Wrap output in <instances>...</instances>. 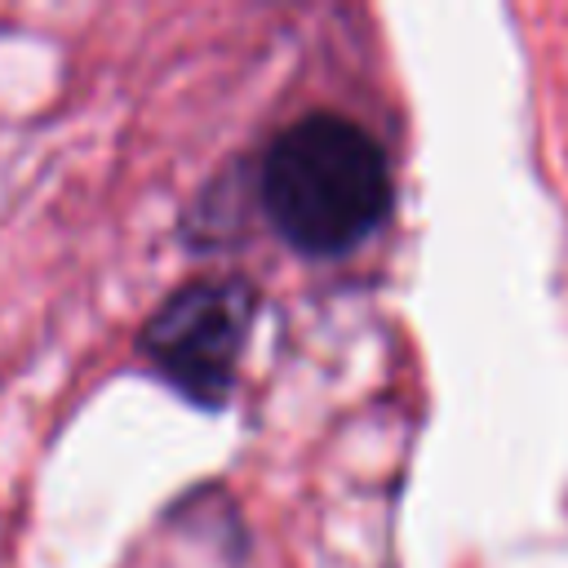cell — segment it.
Masks as SVG:
<instances>
[{"instance_id": "obj_1", "label": "cell", "mask_w": 568, "mask_h": 568, "mask_svg": "<svg viewBox=\"0 0 568 568\" xmlns=\"http://www.w3.org/2000/svg\"><path fill=\"white\" fill-rule=\"evenodd\" d=\"M257 200L297 253L342 257L386 222L395 186L386 151L364 124L315 111L271 138L257 164Z\"/></svg>"}, {"instance_id": "obj_2", "label": "cell", "mask_w": 568, "mask_h": 568, "mask_svg": "<svg viewBox=\"0 0 568 568\" xmlns=\"http://www.w3.org/2000/svg\"><path fill=\"white\" fill-rule=\"evenodd\" d=\"M257 315L248 280H191L173 288L138 333L142 364L195 408H222Z\"/></svg>"}]
</instances>
